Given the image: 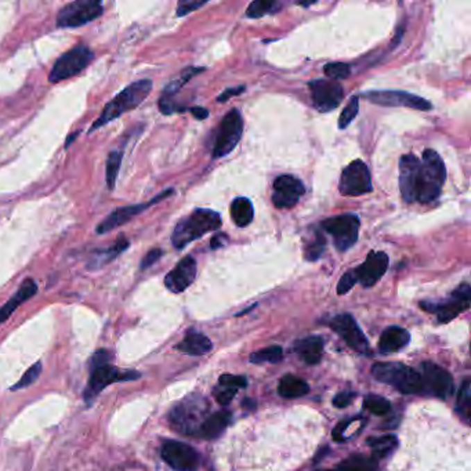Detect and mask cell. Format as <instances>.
I'll list each match as a JSON object with an SVG mask.
<instances>
[{
    "label": "cell",
    "instance_id": "44dd1931",
    "mask_svg": "<svg viewBox=\"0 0 471 471\" xmlns=\"http://www.w3.org/2000/svg\"><path fill=\"white\" fill-rule=\"evenodd\" d=\"M388 268V256L384 252H370L363 264L354 270L357 281L363 288H372L386 274Z\"/></svg>",
    "mask_w": 471,
    "mask_h": 471
},
{
    "label": "cell",
    "instance_id": "ab89813d",
    "mask_svg": "<svg viewBox=\"0 0 471 471\" xmlns=\"http://www.w3.org/2000/svg\"><path fill=\"white\" fill-rule=\"evenodd\" d=\"M40 373H42V362L33 363V365L25 372V375H24V376H22V377L11 387V390H12V391H17V390L29 387L31 384H33V383L39 379Z\"/></svg>",
    "mask_w": 471,
    "mask_h": 471
},
{
    "label": "cell",
    "instance_id": "f907efd6",
    "mask_svg": "<svg viewBox=\"0 0 471 471\" xmlns=\"http://www.w3.org/2000/svg\"><path fill=\"white\" fill-rule=\"evenodd\" d=\"M112 359V354L110 351H105V350H100L97 351L93 358H92V368H97V366H101V365H107L110 363V361Z\"/></svg>",
    "mask_w": 471,
    "mask_h": 471
},
{
    "label": "cell",
    "instance_id": "5bb4252c",
    "mask_svg": "<svg viewBox=\"0 0 471 471\" xmlns=\"http://www.w3.org/2000/svg\"><path fill=\"white\" fill-rule=\"evenodd\" d=\"M363 99L368 101L383 105V107H406L419 111H430L431 104L415 94L406 92H397V90H375L366 92L362 94Z\"/></svg>",
    "mask_w": 471,
    "mask_h": 471
},
{
    "label": "cell",
    "instance_id": "ffe728a7",
    "mask_svg": "<svg viewBox=\"0 0 471 471\" xmlns=\"http://www.w3.org/2000/svg\"><path fill=\"white\" fill-rule=\"evenodd\" d=\"M420 160L412 154L404 155L400 160V189L402 199L412 203L418 199Z\"/></svg>",
    "mask_w": 471,
    "mask_h": 471
},
{
    "label": "cell",
    "instance_id": "2e32d148",
    "mask_svg": "<svg viewBox=\"0 0 471 471\" xmlns=\"http://www.w3.org/2000/svg\"><path fill=\"white\" fill-rule=\"evenodd\" d=\"M329 326L357 352L370 354V347L366 336L358 326L352 315L340 314L329 320Z\"/></svg>",
    "mask_w": 471,
    "mask_h": 471
},
{
    "label": "cell",
    "instance_id": "ee69618b",
    "mask_svg": "<svg viewBox=\"0 0 471 471\" xmlns=\"http://www.w3.org/2000/svg\"><path fill=\"white\" fill-rule=\"evenodd\" d=\"M357 282H358V281H357V277H355L354 270L347 271V273L341 277V280L339 281V284H337V295H345V293H348V292L355 286Z\"/></svg>",
    "mask_w": 471,
    "mask_h": 471
},
{
    "label": "cell",
    "instance_id": "cb8c5ba5",
    "mask_svg": "<svg viewBox=\"0 0 471 471\" xmlns=\"http://www.w3.org/2000/svg\"><path fill=\"white\" fill-rule=\"evenodd\" d=\"M36 293H37L36 282L32 278L25 280L15 292V295L4 306L0 307V323L6 322L22 303L29 300Z\"/></svg>",
    "mask_w": 471,
    "mask_h": 471
},
{
    "label": "cell",
    "instance_id": "d4e9b609",
    "mask_svg": "<svg viewBox=\"0 0 471 471\" xmlns=\"http://www.w3.org/2000/svg\"><path fill=\"white\" fill-rule=\"evenodd\" d=\"M295 352L307 365H316L320 362L323 354V340L319 336H309L295 343Z\"/></svg>",
    "mask_w": 471,
    "mask_h": 471
},
{
    "label": "cell",
    "instance_id": "74e56055",
    "mask_svg": "<svg viewBox=\"0 0 471 471\" xmlns=\"http://www.w3.org/2000/svg\"><path fill=\"white\" fill-rule=\"evenodd\" d=\"M458 409L461 412V415L465 418L466 423H470L471 418V382L470 379L468 377L461 390H459V395H458Z\"/></svg>",
    "mask_w": 471,
    "mask_h": 471
},
{
    "label": "cell",
    "instance_id": "d6986e66",
    "mask_svg": "<svg viewBox=\"0 0 471 471\" xmlns=\"http://www.w3.org/2000/svg\"><path fill=\"white\" fill-rule=\"evenodd\" d=\"M306 194L305 184L295 175H280L274 181L273 203L278 209H291L296 206Z\"/></svg>",
    "mask_w": 471,
    "mask_h": 471
},
{
    "label": "cell",
    "instance_id": "db71d44e",
    "mask_svg": "<svg viewBox=\"0 0 471 471\" xmlns=\"http://www.w3.org/2000/svg\"><path fill=\"white\" fill-rule=\"evenodd\" d=\"M227 237H224V235H217V237H214L213 239H212V249H219V248H221L223 246V243H221V239H225Z\"/></svg>",
    "mask_w": 471,
    "mask_h": 471
},
{
    "label": "cell",
    "instance_id": "f5cc1de1",
    "mask_svg": "<svg viewBox=\"0 0 471 471\" xmlns=\"http://www.w3.org/2000/svg\"><path fill=\"white\" fill-rule=\"evenodd\" d=\"M189 111H191V114H192L196 119H199V121L206 119V118L209 117V111L205 110V108H202V107H194V108H191Z\"/></svg>",
    "mask_w": 471,
    "mask_h": 471
},
{
    "label": "cell",
    "instance_id": "4316f807",
    "mask_svg": "<svg viewBox=\"0 0 471 471\" xmlns=\"http://www.w3.org/2000/svg\"><path fill=\"white\" fill-rule=\"evenodd\" d=\"M212 341L199 332H188L184 340L177 344V350L192 357H200L212 351Z\"/></svg>",
    "mask_w": 471,
    "mask_h": 471
},
{
    "label": "cell",
    "instance_id": "4fadbf2b",
    "mask_svg": "<svg viewBox=\"0 0 471 471\" xmlns=\"http://www.w3.org/2000/svg\"><path fill=\"white\" fill-rule=\"evenodd\" d=\"M423 393L438 398H448L454 393V377L443 366L434 362L422 363Z\"/></svg>",
    "mask_w": 471,
    "mask_h": 471
},
{
    "label": "cell",
    "instance_id": "f1b7e54d",
    "mask_svg": "<svg viewBox=\"0 0 471 471\" xmlns=\"http://www.w3.org/2000/svg\"><path fill=\"white\" fill-rule=\"evenodd\" d=\"M310 391V386L306 380L293 376V375H286L281 379L278 384V393L281 397L293 400L306 395Z\"/></svg>",
    "mask_w": 471,
    "mask_h": 471
},
{
    "label": "cell",
    "instance_id": "30bf717a",
    "mask_svg": "<svg viewBox=\"0 0 471 471\" xmlns=\"http://www.w3.org/2000/svg\"><path fill=\"white\" fill-rule=\"evenodd\" d=\"M142 375L136 370H119L117 366H112L111 363L101 365L97 368H93L89 384L85 390V400L90 405L97 395L107 388L112 383L118 382H128V380H136Z\"/></svg>",
    "mask_w": 471,
    "mask_h": 471
},
{
    "label": "cell",
    "instance_id": "ac0fdd59",
    "mask_svg": "<svg viewBox=\"0 0 471 471\" xmlns=\"http://www.w3.org/2000/svg\"><path fill=\"white\" fill-rule=\"evenodd\" d=\"M174 194L173 189H167L164 192H162L160 195H157V198H154L153 200L147 202V203H139V205H129V206H123V207H118L115 209L114 212H111L96 228V232L103 235V234H107L123 224H128L135 216L143 213L146 209H148L150 206L155 205L159 200H162L163 198L169 196Z\"/></svg>",
    "mask_w": 471,
    "mask_h": 471
},
{
    "label": "cell",
    "instance_id": "9c48e42d",
    "mask_svg": "<svg viewBox=\"0 0 471 471\" xmlns=\"http://www.w3.org/2000/svg\"><path fill=\"white\" fill-rule=\"evenodd\" d=\"M471 302V288L469 284H462L458 289H455L449 299L438 303L433 302H422L420 307L425 311L434 313L440 323H447L466 310H469Z\"/></svg>",
    "mask_w": 471,
    "mask_h": 471
},
{
    "label": "cell",
    "instance_id": "9f6ffc18",
    "mask_svg": "<svg viewBox=\"0 0 471 471\" xmlns=\"http://www.w3.org/2000/svg\"><path fill=\"white\" fill-rule=\"evenodd\" d=\"M315 471H336V470H315Z\"/></svg>",
    "mask_w": 471,
    "mask_h": 471
},
{
    "label": "cell",
    "instance_id": "9a60e30c",
    "mask_svg": "<svg viewBox=\"0 0 471 471\" xmlns=\"http://www.w3.org/2000/svg\"><path fill=\"white\" fill-rule=\"evenodd\" d=\"M162 459L175 471H195L199 468V454L189 445L178 441H164L160 449Z\"/></svg>",
    "mask_w": 471,
    "mask_h": 471
},
{
    "label": "cell",
    "instance_id": "603a6c76",
    "mask_svg": "<svg viewBox=\"0 0 471 471\" xmlns=\"http://www.w3.org/2000/svg\"><path fill=\"white\" fill-rule=\"evenodd\" d=\"M411 341V334L406 329L400 326L387 327L379 340V350L383 354H393L401 351Z\"/></svg>",
    "mask_w": 471,
    "mask_h": 471
},
{
    "label": "cell",
    "instance_id": "7dc6e473",
    "mask_svg": "<svg viewBox=\"0 0 471 471\" xmlns=\"http://www.w3.org/2000/svg\"><path fill=\"white\" fill-rule=\"evenodd\" d=\"M357 397L355 393H351V391H343V393H339L334 398H333V405L336 408H345L348 406L354 398Z\"/></svg>",
    "mask_w": 471,
    "mask_h": 471
},
{
    "label": "cell",
    "instance_id": "681fc988",
    "mask_svg": "<svg viewBox=\"0 0 471 471\" xmlns=\"http://www.w3.org/2000/svg\"><path fill=\"white\" fill-rule=\"evenodd\" d=\"M162 255H163V252H162L160 249H153V250H150V252L144 256V259L142 260L140 268H142V270L150 268L151 266H154L157 260L162 257Z\"/></svg>",
    "mask_w": 471,
    "mask_h": 471
},
{
    "label": "cell",
    "instance_id": "bcb514c9",
    "mask_svg": "<svg viewBox=\"0 0 471 471\" xmlns=\"http://www.w3.org/2000/svg\"><path fill=\"white\" fill-rule=\"evenodd\" d=\"M235 394H237V390L225 388V387H221V386H220L219 390L214 391V397H216V400H217L221 405L230 404V402L234 400Z\"/></svg>",
    "mask_w": 471,
    "mask_h": 471
},
{
    "label": "cell",
    "instance_id": "f35d334b",
    "mask_svg": "<svg viewBox=\"0 0 471 471\" xmlns=\"http://www.w3.org/2000/svg\"><path fill=\"white\" fill-rule=\"evenodd\" d=\"M363 406H365L366 411H369L370 413L377 415V416H384L391 411L390 402L386 398H383L380 395H375V394L365 397Z\"/></svg>",
    "mask_w": 471,
    "mask_h": 471
},
{
    "label": "cell",
    "instance_id": "484cf974",
    "mask_svg": "<svg viewBox=\"0 0 471 471\" xmlns=\"http://www.w3.org/2000/svg\"><path fill=\"white\" fill-rule=\"evenodd\" d=\"M230 423H231V413L227 411H220L213 415H209L206 420L202 423L198 431V437H202L205 440H214L225 431Z\"/></svg>",
    "mask_w": 471,
    "mask_h": 471
},
{
    "label": "cell",
    "instance_id": "836d02e7",
    "mask_svg": "<svg viewBox=\"0 0 471 471\" xmlns=\"http://www.w3.org/2000/svg\"><path fill=\"white\" fill-rule=\"evenodd\" d=\"M282 357H284L282 348L280 345H271V347H267L264 350L252 352L249 355V361L252 363H267V362L277 363V362L282 361Z\"/></svg>",
    "mask_w": 471,
    "mask_h": 471
},
{
    "label": "cell",
    "instance_id": "8fae6325",
    "mask_svg": "<svg viewBox=\"0 0 471 471\" xmlns=\"http://www.w3.org/2000/svg\"><path fill=\"white\" fill-rule=\"evenodd\" d=\"M242 132L243 121L241 112L238 110L230 111L220 125L213 148V157H223L232 153L242 137Z\"/></svg>",
    "mask_w": 471,
    "mask_h": 471
},
{
    "label": "cell",
    "instance_id": "e0dca14e",
    "mask_svg": "<svg viewBox=\"0 0 471 471\" xmlns=\"http://www.w3.org/2000/svg\"><path fill=\"white\" fill-rule=\"evenodd\" d=\"M310 90L314 107L319 112H330L339 107L344 97L343 86L330 79H318L310 82Z\"/></svg>",
    "mask_w": 471,
    "mask_h": 471
},
{
    "label": "cell",
    "instance_id": "7402d4cb",
    "mask_svg": "<svg viewBox=\"0 0 471 471\" xmlns=\"http://www.w3.org/2000/svg\"><path fill=\"white\" fill-rule=\"evenodd\" d=\"M196 278V262L192 256H187L164 277V286L171 293L187 291Z\"/></svg>",
    "mask_w": 471,
    "mask_h": 471
},
{
    "label": "cell",
    "instance_id": "11a10c76",
    "mask_svg": "<svg viewBox=\"0 0 471 471\" xmlns=\"http://www.w3.org/2000/svg\"><path fill=\"white\" fill-rule=\"evenodd\" d=\"M78 137V133H75V135H72L69 139H67V144H65V147H68V146H71V143L75 140Z\"/></svg>",
    "mask_w": 471,
    "mask_h": 471
},
{
    "label": "cell",
    "instance_id": "277c9868",
    "mask_svg": "<svg viewBox=\"0 0 471 471\" xmlns=\"http://www.w3.org/2000/svg\"><path fill=\"white\" fill-rule=\"evenodd\" d=\"M447 178V169L443 157L434 150H426L420 160L418 199L420 203L436 200L443 189Z\"/></svg>",
    "mask_w": 471,
    "mask_h": 471
},
{
    "label": "cell",
    "instance_id": "f546056e",
    "mask_svg": "<svg viewBox=\"0 0 471 471\" xmlns=\"http://www.w3.org/2000/svg\"><path fill=\"white\" fill-rule=\"evenodd\" d=\"M255 210L248 198H237L231 203V217L238 227H246L253 221Z\"/></svg>",
    "mask_w": 471,
    "mask_h": 471
},
{
    "label": "cell",
    "instance_id": "e575fe53",
    "mask_svg": "<svg viewBox=\"0 0 471 471\" xmlns=\"http://www.w3.org/2000/svg\"><path fill=\"white\" fill-rule=\"evenodd\" d=\"M282 7V3L280 1H266V0H257L249 4L246 10V15L250 18H262L267 14L277 12Z\"/></svg>",
    "mask_w": 471,
    "mask_h": 471
},
{
    "label": "cell",
    "instance_id": "c3c4849f",
    "mask_svg": "<svg viewBox=\"0 0 471 471\" xmlns=\"http://www.w3.org/2000/svg\"><path fill=\"white\" fill-rule=\"evenodd\" d=\"M205 4H206V1H181L177 6V15L178 17H184V15L189 14L191 11L199 8V7L205 6Z\"/></svg>",
    "mask_w": 471,
    "mask_h": 471
},
{
    "label": "cell",
    "instance_id": "7bdbcfd3",
    "mask_svg": "<svg viewBox=\"0 0 471 471\" xmlns=\"http://www.w3.org/2000/svg\"><path fill=\"white\" fill-rule=\"evenodd\" d=\"M220 386L225 388H232V390H239L245 388L248 386L246 377L243 376H234V375H223L220 377Z\"/></svg>",
    "mask_w": 471,
    "mask_h": 471
},
{
    "label": "cell",
    "instance_id": "b9f144b4",
    "mask_svg": "<svg viewBox=\"0 0 471 471\" xmlns=\"http://www.w3.org/2000/svg\"><path fill=\"white\" fill-rule=\"evenodd\" d=\"M358 111H359V100L358 97H352L339 118V129H345L347 126H350V123L357 118Z\"/></svg>",
    "mask_w": 471,
    "mask_h": 471
},
{
    "label": "cell",
    "instance_id": "ba28073f",
    "mask_svg": "<svg viewBox=\"0 0 471 471\" xmlns=\"http://www.w3.org/2000/svg\"><path fill=\"white\" fill-rule=\"evenodd\" d=\"M103 11L100 0H76L60 10L55 24L58 28H78L101 17Z\"/></svg>",
    "mask_w": 471,
    "mask_h": 471
},
{
    "label": "cell",
    "instance_id": "f6af8a7d",
    "mask_svg": "<svg viewBox=\"0 0 471 471\" xmlns=\"http://www.w3.org/2000/svg\"><path fill=\"white\" fill-rule=\"evenodd\" d=\"M358 419V418H357ZM357 419H351V420H345V422H341L336 426V429L333 430V440L337 441V443H343L345 440H348L347 437V431L352 427V425L357 422Z\"/></svg>",
    "mask_w": 471,
    "mask_h": 471
},
{
    "label": "cell",
    "instance_id": "83f0119b",
    "mask_svg": "<svg viewBox=\"0 0 471 471\" xmlns=\"http://www.w3.org/2000/svg\"><path fill=\"white\" fill-rule=\"evenodd\" d=\"M128 248H129V239L126 237L121 235L114 242L112 246H110L107 249H99V250L92 253V257H90V262H89V268H99V267L108 264L110 262L115 260Z\"/></svg>",
    "mask_w": 471,
    "mask_h": 471
},
{
    "label": "cell",
    "instance_id": "7c38bea8",
    "mask_svg": "<svg viewBox=\"0 0 471 471\" xmlns=\"http://www.w3.org/2000/svg\"><path fill=\"white\" fill-rule=\"evenodd\" d=\"M372 178L368 166L362 160L351 162L341 174L339 191L344 196H361L372 192Z\"/></svg>",
    "mask_w": 471,
    "mask_h": 471
},
{
    "label": "cell",
    "instance_id": "4dcf8cb0",
    "mask_svg": "<svg viewBox=\"0 0 471 471\" xmlns=\"http://www.w3.org/2000/svg\"><path fill=\"white\" fill-rule=\"evenodd\" d=\"M336 471H379V463L372 456H365L361 454H355L344 459Z\"/></svg>",
    "mask_w": 471,
    "mask_h": 471
},
{
    "label": "cell",
    "instance_id": "52a82bcc",
    "mask_svg": "<svg viewBox=\"0 0 471 471\" xmlns=\"http://www.w3.org/2000/svg\"><path fill=\"white\" fill-rule=\"evenodd\" d=\"M359 225L358 216L352 213L326 219L320 224L322 230L333 238V243L340 252H345L357 243Z\"/></svg>",
    "mask_w": 471,
    "mask_h": 471
},
{
    "label": "cell",
    "instance_id": "7a4b0ae2",
    "mask_svg": "<svg viewBox=\"0 0 471 471\" xmlns=\"http://www.w3.org/2000/svg\"><path fill=\"white\" fill-rule=\"evenodd\" d=\"M221 228V216L209 209H195L189 216L177 223L171 234V243L175 249H184L191 242L207 232Z\"/></svg>",
    "mask_w": 471,
    "mask_h": 471
},
{
    "label": "cell",
    "instance_id": "816d5d0a",
    "mask_svg": "<svg viewBox=\"0 0 471 471\" xmlns=\"http://www.w3.org/2000/svg\"><path fill=\"white\" fill-rule=\"evenodd\" d=\"M245 92V86H241V87H232V89H227V90H224L219 97H217V101L219 103H224V101H227V100H230L231 97H234V96H238V94H241V93H243Z\"/></svg>",
    "mask_w": 471,
    "mask_h": 471
},
{
    "label": "cell",
    "instance_id": "d6a6232c",
    "mask_svg": "<svg viewBox=\"0 0 471 471\" xmlns=\"http://www.w3.org/2000/svg\"><path fill=\"white\" fill-rule=\"evenodd\" d=\"M203 72V68H195V67H189L187 69L182 71V74L180 75V78L171 80L163 90V94H162V99H171L173 96H175L181 89L182 86L191 80V78H194L195 75Z\"/></svg>",
    "mask_w": 471,
    "mask_h": 471
},
{
    "label": "cell",
    "instance_id": "6da1fadb",
    "mask_svg": "<svg viewBox=\"0 0 471 471\" xmlns=\"http://www.w3.org/2000/svg\"><path fill=\"white\" fill-rule=\"evenodd\" d=\"M153 80L150 79H142L132 85H129L126 89H123L118 96H115L103 110L101 115L94 121L93 126L90 128V133L108 125L110 122L118 119L123 114L136 110L143 104V101L150 96L153 90Z\"/></svg>",
    "mask_w": 471,
    "mask_h": 471
},
{
    "label": "cell",
    "instance_id": "d590c367",
    "mask_svg": "<svg viewBox=\"0 0 471 471\" xmlns=\"http://www.w3.org/2000/svg\"><path fill=\"white\" fill-rule=\"evenodd\" d=\"M325 248H326V239L322 232L316 231L313 239H310L305 246V259L309 262H316L325 252Z\"/></svg>",
    "mask_w": 471,
    "mask_h": 471
},
{
    "label": "cell",
    "instance_id": "8992f818",
    "mask_svg": "<svg viewBox=\"0 0 471 471\" xmlns=\"http://www.w3.org/2000/svg\"><path fill=\"white\" fill-rule=\"evenodd\" d=\"M94 58L93 50L87 46L78 44L74 49L64 53L54 64L49 80L50 83H60L69 78L79 75Z\"/></svg>",
    "mask_w": 471,
    "mask_h": 471
},
{
    "label": "cell",
    "instance_id": "60d3db41",
    "mask_svg": "<svg viewBox=\"0 0 471 471\" xmlns=\"http://www.w3.org/2000/svg\"><path fill=\"white\" fill-rule=\"evenodd\" d=\"M323 72L327 78H330V80L337 82L340 79L348 78V75L351 74V67L344 62H330L325 65Z\"/></svg>",
    "mask_w": 471,
    "mask_h": 471
},
{
    "label": "cell",
    "instance_id": "8d00e7d4",
    "mask_svg": "<svg viewBox=\"0 0 471 471\" xmlns=\"http://www.w3.org/2000/svg\"><path fill=\"white\" fill-rule=\"evenodd\" d=\"M122 159L123 155L121 151H112L110 153L108 159H107V185L110 189L115 188L117 184V178L121 170V164H122Z\"/></svg>",
    "mask_w": 471,
    "mask_h": 471
},
{
    "label": "cell",
    "instance_id": "1f68e13d",
    "mask_svg": "<svg viewBox=\"0 0 471 471\" xmlns=\"http://www.w3.org/2000/svg\"><path fill=\"white\" fill-rule=\"evenodd\" d=\"M368 445L372 448L375 459H386L395 451L398 440L395 436H382L368 440Z\"/></svg>",
    "mask_w": 471,
    "mask_h": 471
},
{
    "label": "cell",
    "instance_id": "3957f363",
    "mask_svg": "<svg viewBox=\"0 0 471 471\" xmlns=\"http://www.w3.org/2000/svg\"><path fill=\"white\" fill-rule=\"evenodd\" d=\"M210 411L209 401L200 394H191L181 400L169 413L171 427L185 436H198Z\"/></svg>",
    "mask_w": 471,
    "mask_h": 471
},
{
    "label": "cell",
    "instance_id": "5b68a950",
    "mask_svg": "<svg viewBox=\"0 0 471 471\" xmlns=\"http://www.w3.org/2000/svg\"><path fill=\"white\" fill-rule=\"evenodd\" d=\"M376 380L397 388L402 394L423 393V380L418 370L398 362H377L372 366Z\"/></svg>",
    "mask_w": 471,
    "mask_h": 471
}]
</instances>
